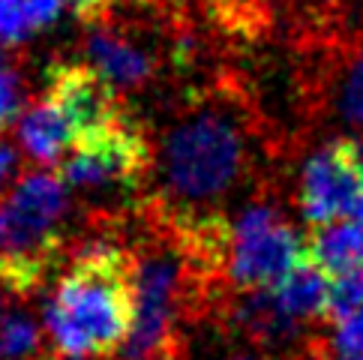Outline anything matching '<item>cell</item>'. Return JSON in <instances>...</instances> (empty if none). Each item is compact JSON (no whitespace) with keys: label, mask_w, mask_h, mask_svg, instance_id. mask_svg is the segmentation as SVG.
Returning a JSON list of instances; mask_svg holds the SVG:
<instances>
[{"label":"cell","mask_w":363,"mask_h":360,"mask_svg":"<svg viewBox=\"0 0 363 360\" xmlns=\"http://www.w3.org/2000/svg\"><path fill=\"white\" fill-rule=\"evenodd\" d=\"M0 360H43V330L24 310L0 321Z\"/></svg>","instance_id":"cell-14"},{"label":"cell","mask_w":363,"mask_h":360,"mask_svg":"<svg viewBox=\"0 0 363 360\" xmlns=\"http://www.w3.org/2000/svg\"><path fill=\"white\" fill-rule=\"evenodd\" d=\"M16 165H18V157H16V150H12L6 141H0V186L6 184V180L12 177V171H16Z\"/></svg>","instance_id":"cell-21"},{"label":"cell","mask_w":363,"mask_h":360,"mask_svg":"<svg viewBox=\"0 0 363 360\" xmlns=\"http://www.w3.org/2000/svg\"><path fill=\"white\" fill-rule=\"evenodd\" d=\"M21 106V87H18V75L4 69L0 72V126H6L12 118L18 114Z\"/></svg>","instance_id":"cell-19"},{"label":"cell","mask_w":363,"mask_h":360,"mask_svg":"<svg viewBox=\"0 0 363 360\" xmlns=\"http://www.w3.org/2000/svg\"><path fill=\"white\" fill-rule=\"evenodd\" d=\"M354 220H357V223L363 225V204H360V210H357V216H354Z\"/></svg>","instance_id":"cell-25"},{"label":"cell","mask_w":363,"mask_h":360,"mask_svg":"<svg viewBox=\"0 0 363 360\" xmlns=\"http://www.w3.org/2000/svg\"><path fill=\"white\" fill-rule=\"evenodd\" d=\"M336 114L345 126L363 133V51L345 63L336 84Z\"/></svg>","instance_id":"cell-15"},{"label":"cell","mask_w":363,"mask_h":360,"mask_svg":"<svg viewBox=\"0 0 363 360\" xmlns=\"http://www.w3.org/2000/svg\"><path fill=\"white\" fill-rule=\"evenodd\" d=\"M306 259V240L270 204H252L235 225L228 252V279L240 291L277 288Z\"/></svg>","instance_id":"cell-5"},{"label":"cell","mask_w":363,"mask_h":360,"mask_svg":"<svg viewBox=\"0 0 363 360\" xmlns=\"http://www.w3.org/2000/svg\"><path fill=\"white\" fill-rule=\"evenodd\" d=\"M6 69V51H4V43H0V72Z\"/></svg>","instance_id":"cell-24"},{"label":"cell","mask_w":363,"mask_h":360,"mask_svg":"<svg viewBox=\"0 0 363 360\" xmlns=\"http://www.w3.org/2000/svg\"><path fill=\"white\" fill-rule=\"evenodd\" d=\"M228 318L235 330L264 351H289L297 342H306L301 321L282 310L274 288L240 291V298L228 306Z\"/></svg>","instance_id":"cell-9"},{"label":"cell","mask_w":363,"mask_h":360,"mask_svg":"<svg viewBox=\"0 0 363 360\" xmlns=\"http://www.w3.org/2000/svg\"><path fill=\"white\" fill-rule=\"evenodd\" d=\"M363 310V267L342 274L330 282V298H328V321L340 325L342 318L354 315Z\"/></svg>","instance_id":"cell-16"},{"label":"cell","mask_w":363,"mask_h":360,"mask_svg":"<svg viewBox=\"0 0 363 360\" xmlns=\"http://www.w3.org/2000/svg\"><path fill=\"white\" fill-rule=\"evenodd\" d=\"M108 79L94 69V67H72V63H57L48 69V102L63 111L69 120L75 138H90L108 126L126 120L121 108V96L114 94Z\"/></svg>","instance_id":"cell-8"},{"label":"cell","mask_w":363,"mask_h":360,"mask_svg":"<svg viewBox=\"0 0 363 360\" xmlns=\"http://www.w3.org/2000/svg\"><path fill=\"white\" fill-rule=\"evenodd\" d=\"M330 345L340 354H363V310L342 318L340 325H333Z\"/></svg>","instance_id":"cell-18"},{"label":"cell","mask_w":363,"mask_h":360,"mask_svg":"<svg viewBox=\"0 0 363 360\" xmlns=\"http://www.w3.org/2000/svg\"><path fill=\"white\" fill-rule=\"evenodd\" d=\"M189 306L186 259L150 252L135 274V325L121 349V360H174L177 318Z\"/></svg>","instance_id":"cell-4"},{"label":"cell","mask_w":363,"mask_h":360,"mask_svg":"<svg viewBox=\"0 0 363 360\" xmlns=\"http://www.w3.org/2000/svg\"><path fill=\"white\" fill-rule=\"evenodd\" d=\"M36 30L28 0H0V43L21 45Z\"/></svg>","instance_id":"cell-17"},{"label":"cell","mask_w":363,"mask_h":360,"mask_svg":"<svg viewBox=\"0 0 363 360\" xmlns=\"http://www.w3.org/2000/svg\"><path fill=\"white\" fill-rule=\"evenodd\" d=\"M274 294H277L282 310L297 321L328 318L330 282H328V274H324L309 255L279 282V286L274 288Z\"/></svg>","instance_id":"cell-13"},{"label":"cell","mask_w":363,"mask_h":360,"mask_svg":"<svg viewBox=\"0 0 363 360\" xmlns=\"http://www.w3.org/2000/svg\"><path fill=\"white\" fill-rule=\"evenodd\" d=\"M363 204V147L336 138L309 157L301 180V208L309 225L357 216Z\"/></svg>","instance_id":"cell-7"},{"label":"cell","mask_w":363,"mask_h":360,"mask_svg":"<svg viewBox=\"0 0 363 360\" xmlns=\"http://www.w3.org/2000/svg\"><path fill=\"white\" fill-rule=\"evenodd\" d=\"M150 169V145L133 120H121L75 147L60 165L63 184L75 189L138 186Z\"/></svg>","instance_id":"cell-6"},{"label":"cell","mask_w":363,"mask_h":360,"mask_svg":"<svg viewBox=\"0 0 363 360\" xmlns=\"http://www.w3.org/2000/svg\"><path fill=\"white\" fill-rule=\"evenodd\" d=\"M165 184L184 201H211L235 184L243 165V135L219 111H201L168 135Z\"/></svg>","instance_id":"cell-3"},{"label":"cell","mask_w":363,"mask_h":360,"mask_svg":"<svg viewBox=\"0 0 363 360\" xmlns=\"http://www.w3.org/2000/svg\"><path fill=\"white\" fill-rule=\"evenodd\" d=\"M4 303H6V288H4V282H0V321H4Z\"/></svg>","instance_id":"cell-23"},{"label":"cell","mask_w":363,"mask_h":360,"mask_svg":"<svg viewBox=\"0 0 363 360\" xmlns=\"http://www.w3.org/2000/svg\"><path fill=\"white\" fill-rule=\"evenodd\" d=\"M135 274L121 247L94 243L45 300V330L60 360H96L121 354L135 325Z\"/></svg>","instance_id":"cell-1"},{"label":"cell","mask_w":363,"mask_h":360,"mask_svg":"<svg viewBox=\"0 0 363 360\" xmlns=\"http://www.w3.org/2000/svg\"><path fill=\"white\" fill-rule=\"evenodd\" d=\"M87 57L102 79H108L114 87H135L150 79V60L133 48L126 40L106 30H96L87 36Z\"/></svg>","instance_id":"cell-12"},{"label":"cell","mask_w":363,"mask_h":360,"mask_svg":"<svg viewBox=\"0 0 363 360\" xmlns=\"http://www.w3.org/2000/svg\"><path fill=\"white\" fill-rule=\"evenodd\" d=\"M306 255L328 276H342L363 267V225L357 220H336L315 225L306 237Z\"/></svg>","instance_id":"cell-10"},{"label":"cell","mask_w":363,"mask_h":360,"mask_svg":"<svg viewBox=\"0 0 363 360\" xmlns=\"http://www.w3.org/2000/svg\"><path fill=\"white\" fill-rule=\"evenodd\" d=\"M18 135H21L24 150H28L36 162H45V165L60 159L63 153L72 150L75 141H79L69 120L63 118V111L48 99L36 102V106H30L21 114Z\"/></svg>","instance_id":"cell-11"},{"label":"cell","mask_w":363,"mask_h":360,"mask_svg":"<svg viewBox=\"0 0 363 360\" xmlns=\"http://www.w3.org/2000/svg\"><path fill=\"white\" fill-rule=\"evenodd\" d=\"M333 349V345H330ZM333 360H363V354H340V351H333Z\"/></svg>","instance_id":"cell-22"},{"label":"cell","mask_w":363,"mask_h":360,"mask_svg":"<svg viewBox=\"0 0 363 360\" xmlns=\"http://www.w3.org/2000/svg\"><path fill=\"white\" fill-rule=\"evenodd\" d=\"M67 210L63 180L48 171L21 177L0 198V282L12 294H33L57 249V223Z\"/></svg>","instance_id":"cell-2"},{"label":"cell","mask_w":363,"mask_h":360,"mask_svg":"<svg viewBox=\"0 0 363 360\" xmlns=\"http://www.w3.org/2000/svg\"><path fill=\"white\" fill-rule=\"evenodd\" d=\"M108 4L111 0H60V6L69 9L72 16L82 18V21H99L102 16H106Z\"/></svg>","instance_id":"cell-20"}]
</instances>
